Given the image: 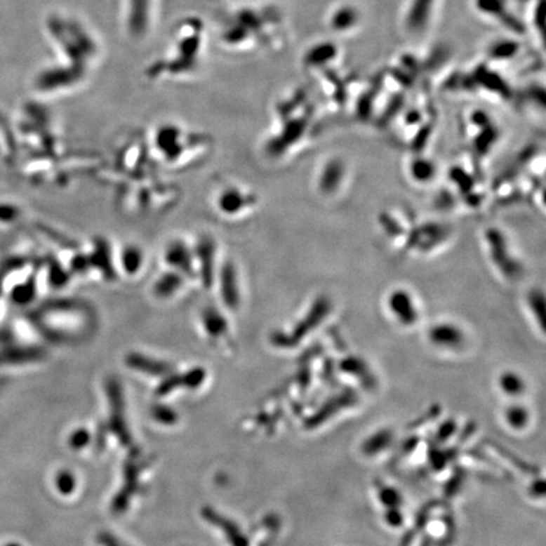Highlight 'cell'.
<instances>
[{"label":"cell","mask_w":546,"mask_h":546,"mask_svg":"<svg viewBox=\"0 0 546 546\" xmlns=\"http://www.w3.org/2000/svg\"><path fill=\"white\" fill-rule=\"evenodd\" d=\"M387 307L391 315L402 325H413L419 318L415 298L405 288H396L389 293Z\"/></svg>","instance_id":"6da1fadb"},{"label":"cell","mask_w":546,"mask_h":546,"mask_svg":"<svg viewBox=\"0 0 546 546\" xmlns=\"http://www.w3.org/2000/svg\"><path fill=\"white\" fill-rule=\"evenodd\" d=\"M339 55V48L334 42L320 41L309 47L304 53L302 62L309 69H321L334 62Z\"/></svg>","instance_id":"7a4b0ae2"},{"label":"cell","mask_w":546,"mask_h":546,"mask_svg":"<svg viewBox=\"0 0 546 546\" xmlns=\"http://www.w3.org/2000/svg\"><path fill=\"white\" fill-rule=\"evenodd\" d=\"M361 22V12L352 4H342L331 12L329 27L335 33H347L353 31Z\"/></svg>","instance_id":"3957f363"},{"label":"cell","mask_w":546,"mask_h":546,"mask_svg":"<svg viewBox=\"0 0 546 546\" xmlns=\"http://www.w3.org/2000/svg\"><path fill=\"white\" fill-rule=\"evenodd\" d=\"M429 338L434 345L446 349H455L464 342L463 331L451 323L434 325L429 331Z\"/></svg>","instance_id":"277c9868"},{"label":"cell","mask_w":546,"mask_h":546,"mask_svg":"<svg viewBox=\"0 0 546 546\" xmlns=\"http://www.w3.org/2000/svg\"><path fill=\"white\" fill-rule=\"evenodd\" d=\"M149 7L151 0H129L127 25L129 33L134 36H142L147 32L149 23Z\"/></svg>","instance_id":"5b68a950"},{"label":"cell","mask_w":546,"mask_h":546,"mask_svg":"<svg viewBox=\"0 0 546 546\" xmlns=\"http://www.w3.org/2000/svg\"><path fill=\"white\" fill-rule=\"evenodd\" d=\"M437 0H411L406 14V26L413 32L425 28L432 17Z\"/></svg>","instance_id":"8992f818"},{"label":"cell","mask_w":546,"mask_h":546,"mask_svg":"<svg viewBox=\"0 0 546 546\" xmlns=\"http://www.w3.org/2000/svg\"><path fill=\"white\" fill-rule=\"evenodd\" d=\"M521 51V45L516 39H497L487 50V55L491 60H495L498 62L510 61L516 58Z\"/></svg>","instance_id":"52a82bcc"},{"label":"cell","mask_w":546,"mask_h":546,"mask_svg":"<svg viewBox=\"0 0 546 546\" xmlns=\"http://www.w3.org/2000/svg\"><path fill=\"white\" fill-rule=\"evenodd\" d=\"M343 171V165L340 164V161H337V159L329 161V164L323 168L320 178H319L321 190L325 191V192H331L333 189L337 190L342 184L340 181L344 176Z\"/></svg>","instance_id":"ba28073f"},{"label":"cell","mask_w":546,"mask_h":546,"mask_svg":"<svg viewBox=\"0 0 546 546\" xmlns=\"http://www.w3.org/2000/svg\"><path fill=\"white\" fill-rule=\"evenodd\" d=\"M477 83L484 85L486 88H489L491 90H495L497 93H501L503 95L507 94L508 88L506 84L503 83L502 77L488 70V69H479L476 74Z\"/></svg>","instance_id":"9c48e42d"},{"label":"cell","mask_w":546,"mask_h":546,"mask_svg":"<svg viewBox=\"0 0 546 546\" xmlns=\"http://www.w3.org/2000/svg\"><path fill=\"white\" fill-rule=\"evenodd\" d=\"M476 7L481 13L489 17H506V3L505 0H476Z\"/></svg>","instance_id":"30bf717a"},{"label":"cell","mask_w":546,"mask_h":546,"mask_svg":"<svg viewBox=\"0 0 546 546\" xmlns=\"http://www.w3.org/2000/svg\"><path fill=\"white\" fill-rule=\"evenodd\" d=\"M500 387L505 394H510V396H517L524 391L525 385H524L522 378L520 375H517V373L506 372L500 378Z\"/></svg>","instance_id":"8fae6325"},{"label":"cell","mask_w":546,"mask_h":546,"mask_svg":"<svg viewBox=\"0 0 546 546\" xmlns=\"http://www.w3.org/2000/svg\"><path fill=\"white\" fill-rule=\"evenodd\" d=\"M507 421L514 429H521L527 422V413L522 407L514 406L508 408Z\"/></svg>","instance_id":"7c38bea8"}]
</instances>
